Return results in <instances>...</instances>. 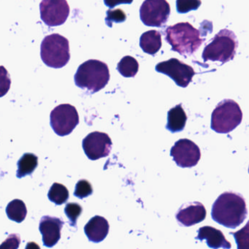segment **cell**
I'll return each mask as SVG.
<instances>
[{
  "instance_id": "9c48e42d",
  "label": "cell",
  "mask_w": 249,
  "mask_h": 249,
  "mask_svg": "<svg viewBox=\"0 0 249 249\" xmlns=\"http://www.w3.org/2000/svg\"><path fill=\"white\" fill-rule=\"evenodd\" d=\"M156 71L170 77L178 87L186 88L192 82L195 72L193 68L176 58L160 62L155 68Z\"/></svg>"
},
{
  "instance_id": "ffe728a7",
  "label": "cell",
  "mask_w": 249,
  "mask_h": 249,
  "mask_svg": "<svg viewBox=\"0 0 249 249\" xmlns=\"http://www.w3.org/2000/svg\"><path fill=\"white\" fill-rule=\"evenodd\" d=\"M5 211L8 218L17 223L24 221L27 214L25 203L18 199H14L10 202L7 205Z\"/></svg>"
},
{
  "instance_id": "8992f818",
  "label": "cell",
  "mask_w": 249,
  "mask_h": 249,
  "mask_svg": "<svg viewBox=\"0 0 249 249\" xmlns=\"http://www.w3.org/2000/svg\"><path fill=\"white\" fill-rule=\"evenodd\" d=\"M243 120V112L234 100L227 99L217 105L211 116V129L217 133L234 130Z\"/></svg>"
},
{
  "instance_id": "8fae6325",
  "label": "cell",
  "mask_w": 249,
  "mask_h": 249,
  "mask_svg": "<svg viewBox=\"0 0 249 249\" xmlns=\"http://www.w3.org/2000/svg\"><path fill=\"white\" fill-rule=\"evenodd\" d=\"M170 156L178 167L183 168L193 167L201 158L200 149L193 141L180 139L172 147Z\"/></svg>"
},
{
  "instance_id": "484cf974",
  "label": "cell",
  "mask_w": 249,
  "mask_h": 249,
  "mask_svg": "<svg viewBox=\"0 0 249 249\" xmlns=\"http://www.w3.org/2000/svg\"><path fill=\"white\" fill-rule=\"evenodd\" d=\"M126 16L125 13L121 9L108 10L107 12V18H106V21L107 25L110 27V23H122L126 20Z\"/></svg>"
},
{
  "instance_id": "7402d4cb",
  "label": "cell",
  "mask_w": 249,
  "mask_h": 249,
  "mask_svg": "<svg viewBox=\"0 0 249 249\" xmlns=\"http://www.w3.org/2000/svg\"><path fill=\"white\" fill-rule=\"evenodd\" d=\"M48 196L51 202L56 205H61L69 199V191L62 183H54L49 189Z\"/></svg>"
},
{
  "instance_id": "277c9868",
  "label": "cell",
  "mask_w": 249,
  "mask_h": 249,
  "mask_svg": "<svg viewBox=\"0 0 249 249\" xmlns=\"http://www.w3.org/2000/svg\"><path fill=\"white\" fill-rule=\"evenodd\" d=\"M238 46L237 37L232 31L224 29L215 35L202 52L204 62H220L222 65L232 60Z\"/></svg>"
},
{
  "instance_id": "7a4b0ae2",
  "label": "cell",
  "mask_w": 249,
  "mask_h": 249,
  "mask_svg": "<svg viewBox=\"0 0 249 249\" xmlns=\"http://www.w3.org/2000/svg\"><path fill=\"white\" fill-rule=\"evenodd\" d=\"M165 40L171 46L172 51L182 56L194 54L205 41L201 38L199 30L189 22L178 23L167 27Z\"/></svg>"
},
{
  "instance_id": "3957f363",
  "label": "cell",
  "mask_w": 249,
  "mask_h": 249,
  "mask_svg": "<svg viewBox=\"0 0 249 249\" xmlns=\"http://www.w3.org/2000/svg\"><path fill=\"white\" fill-rule=\"evenodd\" d=\"M110 77L107 64L96 59H90L78 67L74 80L78 88L96 93L107 86Z\"/></svg>"
},
{
  "instance_id": "f546056e",
  "label": "cell",
  "mask_w": 249,
  "mask_h": 249,
  "mask_svg": "<svg viewBox=\"0 0 249 249\" xmlns=\"http://www.w3.org/2000/svg\"></svg>"
},
{
  "instance_id": "4fadbf2b",
  "label": "cell",
  "mask_w": 249,
  "mask_h": 249,
  "mask_svg": "<svg viewBox=\"0 0 249 249\" xmlns=\"http://www.w3.org/2000/svg\"><path fill=\"white\" fill-rule=\"evenodd\" d=\"M206 209L199 202H189L180 207L176 215L180 226L192 227L199 224L206 218Z\"/></svg>"
},
{
  "instance_id": "2e32d148",
  "label": "cell",
  "mask_w": 249,
  "mask_h": 249,
  "mask_svg": "<svg viewBox=\"0 0 249 249\" xmlns=\"http://www.w3.org/2000/svg\"><path fill=\"white\" fill-rule=\"evenodd\" d=\"M109 228L110 226L106 218L100 215H95L86 224L84 231L89 241L97 243L106 239L108 234Z\"/></svg>"
},
{
  "instance_id": "83f0119b",
  "label": "cell",
  "mask_w": 249,
  "mask_h": 249,
  "mask_svg": "<svg viewBox=\"0 0 249 249\" xmlns=\"http://www.w3.org/2000/svg\"><path fill=\"white\" fill-rule=\"evenodd\" d=\"M177 4L183 5V6L185 5V7L177 8L179 13L184 14V13L189 12V11L197 9L199 5H201V2L200 1H177Z\"/></svg>"
},
{
  "instance_id": "30bf717a",
  "label": "cell",
  "mask_w": 249,
  "mask_h": 249,
  "mask_svg": "<svg viewBox=\"0 0 249 249\" xmlns=\"http://www.w3.org/2000/svg\"><path fill=\"white\" fill-rule=\"evenodd\" d=\"M42 21L49 27H58L66 22L70 7L65 0H43L40 4Z\"/></svg>"
},
{
  "instance_id": "e0dca14e",
  "label": "cell",
  "mask_w": 249,
  "mask_h": 249,
  "mask_svg": "<svg viewBox=\"0 0 249 249\" xmlns=\"http://www.w3.org/2000/svg\"><path fill=\"white\" fill-rule=\"evenodd\" d=\"M187 116L181 104L177 105L170 109L167 113V124L166 129L172 133L183 131L186 126Z\"/></svg>"
},
{
  "instance_id": "f1b7e54d",
  "label": "cell",
  "mask_w": 249,
  "mask_h": 249,
  "mask_svg": "<svg viewBox=\"0 0 249 249\" xmlns=\"http://www.w3.org/2000/svg\"><path fill=\"white\" fill-rule=\"evenodd\" d=\"M25 249H40V247L36 242H29L26 246Z\"/></svg>"
},
{
  "instance_id": "9a60e30c",
  "label": "cell",
  "mask_w": 249,
  "mask_h": 249,
  "mask_svg": "<svg viewBox=\"0 0 249 249\" xmlns=\"http://www.w3.org/2000/svg\"><path fill=\"white\" fill-rule=\"evenodd\" d=\"M196 240H206V243L208 247L211 249H230L231 243L226 239L221 230H217L214 227L210 226L201 227L198 230V235Z\"/></svg>"
},
{
  "instance_id": "4316f807",
  "label": "cell",
  "mask_w": 249,
  "mask_h": 249,
  "mask_svg": "<svg viewBox=\"0 0 249 249\" xmlns=\"http://www.w3.org/2000/svg\"><path fill=\"white\" fill-rule=\"evenodd\" d=\"M21 243L19 234H11L2 243L0 249H18Z\"/></svg>"
},
{
  "instance_id": "5bb4252c",
  "label": "cell",
  "mask_w": 249,
  "mask_h": 249,
  "mask_svg": "<svg viewBox=\"0 0 249 249\" xmlns=\"http://www.w3.org/2000/svg\"><path fill=\"white\" fill-rule=\"evenodd\" d=\"M65 222L57 217L45 215L40 219L39 230L43 236V245L52 248L59 242L61 238V230Z\"/></svg>"
},
{
  "instance_id": "cb8c5ba5",
  "label": "cell",
  "mask_w": 249,
  "mask_h": 249,
  "mask_svg": "<svg viewBox=\"0 0 249 249\" xmlns=\"http://www.w3.org/2000/svg\"><path fill=\"white\" fill-rule=\"evenodd\" d=\"M83 212V208L78 203H68L65 208V213L69 219L71 227H76L78 217Z\"/></svg>"
},
{
  "instance_id": "d6986e66",
  "label": "cell",
  "mask_w": 249,
  "mask_h": 249,
  "mask_svg": "<svg viewBox=\"0 0 249 249\" xmlns=\"http://www.w3.org/2000/svg\"><path fill=\"white\" fill-rule=\"evenodd\" d=\"M38 165V158L31 153L24 154L17 163L18 170L17 176L18 178H22L27 176L33 174Z\"/></svg>"
},
{
  "instance_id": "d4e9b609",
  "label": "cell",
  "mask_w": 249,
  "mask_h": 249,
  "mask_svg": "<svg viewBox=\"0 0 249 249\" xmlns=\"http://www.w3.org/2000/svg\"><path fill=\"white\" fill-rule=\"evenodd\" d=\"M93 189L91 183L87 180H80L75 185L74 196L79 199H84L92 195Z\"/></svg>"
},
{
  "instance_id": "603a6c76",
  "label": "cell",
  "mask_w": 249,
  "mask_h": 249,
  "mask_svg": "<svg viewBox=\"0 0 249 249\" xmlns=\"http://www.w3.org/2000/svg\"><path fill=\"white\" fill-rule=\"evenodd\" d=\"M235 239L237 249H249V221L236 232H230Z\"/></svg>"
},
{
  "instance_id": "6da1fadb",
  "label": "cell",
  "mask_w": 249,
  "mask_h": 249,
  "mask_svg": "<svg viewBox=\"0 0 249 249\" xmlns=\"http://www.w3.org/2000/svg\"><path fill=\"white\" fill-rule=\"evenodd\" d=\"M248 211L244 198L231 192L221 194L214 202L211 211L213 219L227 228L235 229L243 224Z\"/></svg>"
},
{
  "instance_id": "5b68a950",
  "label": "cell",
  "mask_w": 249,
  "mask_h": 249,
  "mask_svg": "<svg viewBox=\"0 0 249 249\" xmlns=\"http://www.w3.org/2000/svg\"><path fill=\"white\" fill-rule=\"evenodd\" d=\"M40 56L49 68H63L71 59L69 41L59 34L46 36L40 46Z\"/></svg>"
},
{
  "instance_id": "7c38bea8",
  "label": "cell",
  "mask_w": 249,
  "mask_h": 249,
  "mask_svg": "<svg viewBox=\"0 0 249 249\" xmlns=\"http://www.w3.org/2000/svg\"><path fill=\"white\" fill-rule=\"evenodd\" d=\"M112 145L113 142L108 135L101 132L89 134L82 142L86 155L93 161L107 157L111 151Z\"/></svg>"
},
{
  "instance_id": "ac0fdd59",
  "label": "cell",
  "mask_w": 249,
  "mask_h": 249,
  "mask_svg": "<svg viewBox=\"0 0 249 249\" xmlns=\"http://www.w3.org/2000/svg\"><path fill=\"white\" fill-rule=\"evenodd\" d=\"M161 36L156 30L145 32L140 38V46L145 53L155 55L161 49Z\"/></svg>"
},
{
  "instance_id": "44dd1931",
  "label": "cell",
  "mask_w": 249,
  "mask_h": 249,
  "mask_svg": "<svg viewBox=\"0 0 249 249\" xmlns=\"http://www.w3.org/2000/svg\"><path fill=\"white\" fill-rule=\"evenodd\" d=\"M117 70L125 78H134L139 71V64L132 56H126L118 64Z\"/></svg>"
},
{
  "instance_id": "ba28073f",
  "label": "cell",
  "mask_w": 249,
  "mask_h": 249,
  "mask_svg": "<svg viewBox=\"0 0 249 249\" xmlns=\"http://www.w3.org/2000/svg\"><path fill=\"white\" fill-rule=\"evenodd\" d=\"M170 14V4L165 0H145L140 8L141 21L148 27H162Z\"/></svg>"
},
{
  "instance_id": "52a82bcc",
  "label": "cell",
  "mask_w": 249,
  "mask_h": 249,
  "mask_svg": "<svg viewBox=\"0 0 249 249\" xmlns=\"http://www.w3.org/2000/svg\"><path fill=\"white\" fill-rule=\"evenodd\" d=\"M78 124L79 116L78 111L71 104L59 105L51 113V126L59 136H67L72 133Z\"/></svg>"
}]
</instances>
